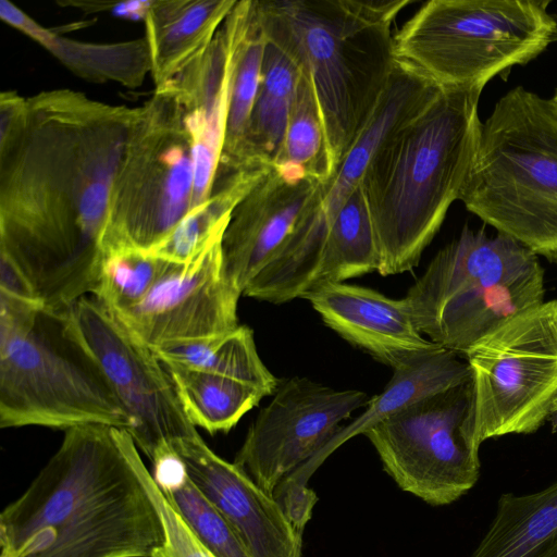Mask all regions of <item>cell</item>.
Masks as SVG:
<instances>
[{
	"label": "cell",
	"instance_id": "cell-17",
	"mask_svg": "<svg viewBox=\"0 0 557 557\" xmlns=\"http://www.w3.org/2000/svg\"><path fill=\"white\" fill-rule=\"evenodd\" d=\"M302 299L341 337L393 370L442 348L419 332L405 298L342 282L317 286Z\"/></svg>",
	"mask_w": 557,
	"mask_h": 557
},
{
	"label": "cell",
	"instance_id": "cell-16",
	"mask_svg": "<svg viewBox=\"0 0 557 557\" xmlns=\"http://www.w3.org/2000/svg\"><path fill=\"white\" fill-rule=\"evenodd\" d=\"M171 446L190 480L232 525L250 557L301 556L302 529L240 467L218 456L199 434Z\"/></svg>",
	"mask_w": 557,
	"mask_h": 557
},
{
	"label": "cell",
	"instance_id": "cell-2",
	"mask_svg": "<svg viewBox=\"0 0 557 557\" xmlns=\"http://www.w3.org/2000/svg\"><path fill=\"white\" fill-rule=\"evenodd\" d=\"M126 429L83 425L0 515V557H151L162 520Z\"/></svg>",
	"mask_w": 557,
	"mask_h": 557
},
{
	"label": "cell",
	"instance_id": "cell-8",
	"mask_svg": "<svg viewBox=\"0 0 557 557\" xmlns=\"http://www.w3.org/2000/svg\"><path fill=\"white\" fill-rule=\"evenodd\" d=\"M546 0H430L394 35L396 59L442 88L484 87L557 40Z\"/></svg>",
	"mask_w": 557,
	"mask_h": 557
},
{
	"label": "cell",
	"instance_id": "cell-4",
	"mask_svg": "<svg viewBox=\"0 0 557 557\" xmlns=\"http://www.w3.org/2000/svg\"><path fill=\"white\" fill-rule=\"evenodd\" d=\"M483 87L443 88L371 158L359 187L373 225L383 275L416 268L459 200L476 152Z\"/></svg>",
	"mask_w": 557,
	"mask_h": 557
},
{
	"label": "cell",
	"instance_id": "cell-22",
	"mask_svg": "<svg viewBox=\"0 0 557 557\" xmlns=\"http://www.w3.org/2000/svg\"><path fill=\"white\" fill-rule=\"evenodd\" d=\"M300 76L289 58L267 40L260 85L244 144L245 165L273 168L283 146Z\"/></svg>",
	"mask_w": 557,
	"mask_h": 557
},
{
	"label": "cell",
	"instance_id": "cell-25",
	"mask_svg": "<svg viewBox=\"0 0 557 557\" xmlns=\"http://www.w3.org/2000/svg\"><path fill=\"white\" fill-rule=\"evenodd\" d=\"M161 361L189 421L211 434L228 432L268 396L261 388L236 379Z\"/></svg>",
	"mask_w": 557,
	"mask_h": 557
},
{
	"label": "cell",
	"instance_id": "cell-11",
	"mask_svg": "<svg viewBox=\"0 0 557 557\" xmlns=\"http://www.w3.org/2000/svg\"><path fill=\"white\" fill-rule=\"evenodd\" d=\"M470 406L469 380L404 407L363 435L403 491L429 505H449L480 476L479 453L465 431Z\"/></svg>",
	"mask_w": 557,
	"mask_h": 557
},
{
	"label": "cell",
	"instance_id": "cell-19",
	"mask_svg": "<svg viewBox=\"0 0 557 557\" xmlns=\"http://www.w3.org/2000/svg\"><path fill=\"white\" fill-rule=\"evenodd\" d=\"M237 1H152L144 20L156 90L169 85L209 48Z\"/></svg>",
	"mask_w": 557,
	"mask_h": 557
},
{
	"label": "cell",
	"instance_id": "cell-30",
	"mask_svg": "<svg viewBox=\"0 0 557 557\" xmlns=\"http://www.w3.org/2000/svg\"><path fill=\"white\" fill-rule=\"evenodd\" d=\"M170 265L139 250L108 251L92 296L113 312H123L139 304Z\"/></svg>",
	"mask_w": 557,
	"mask_h": 557
},
{
	"label": "cell",
	"instance_id": "cell-14",
	"mask_svg": "<svg viewBox=\"0 0 557 557\" xmlns=\"http://www.w3.org/2000/svg\"><path fill=\"white\" fill-rule=\"evenodd\" d=\"M221 239L186 264L172 263L136 306L115 313L145 345L157 349L235 330L242 293L224 275Z\"/></svg>",
	"mask_w": 557,
	"mask_h": 557
},
{
	"label": "cell",
	"instance_id": "cell-7",
	"mask_svg": "<svg viewBox=\"0 0 557 557\" xmlns=\"http://www.w3.org/2000/svg\"><path fill=\"white\" fill-rule=\"evenodd\" d=\"M544 268L513 238L463 227L404 297L421 334L463 356L512 317L544 301Z\"/></svg>",
	"mask_w": 557,
	"mask_h": 557
},
{
	"label": "cell",
	"instance_id": "cell-34",
	"mask_svg": "<svg viewBox=\"0 0 557 557\" xmlns=\"http://www.w3.org/2000/svg\"><path fill=\"white\" fill-rule=\"evenodd\" d=\"M547 421L550 423L552 430L554 432H556L557 431V396L554 399V401L552 403Z\"/></svg>",
	"mask_w": 557,
	"mask_h": 557
},
{
	"label": "cell",
	"instance_id": "cell-26",
	"mask_svg": "<svg viewBox=\"0 0 557 557\" xmlns=\"http://www.w3.org/2000/svg\"><path fill=\"white\" fill-rule=\"evenodd\" d=\"M151 463L159 490L210 552L216 557H250L232 525L190 480L172 447L158 454Z\"/></svg>",
	"mask_w": 557,
	"mask_h": 557
},
{
	"label": "cell",
	"instance_id": "cell-28",
	"mask_svg": "<svg viewBox=\"0 0 557 557\" xmlns=\"http://www.w3.org/2000/svg\"><path fill=\"white\" fill-rule=\"evenodd\" d=\"M379 268L373 225L358 186L334 219L312 288L377 272Z\"/></svg>",
	"mask_w": 557,
	"mask_h": 557
},
{
	"label": "cell",
	"instance_id": "cell-12",
	"mask_svg": "<svg viewBox=\"0 0 557 557\" xmlns=\"http://www.w3.org/2000/svg\"><path fill=\"white\" fill-rule=\"evenodd\" d=\"M66 309L74 331L131 417L136 446L150 461L173 442L199 434L160 358L112 310L94 296Z\"/></svg>",
	"mask_w": 557,
	"mask_h": 557
},
{
	"label": "cell",
	"instance_id": "cell-5",
	"mask_svg": "<svg viewBox=\"0 0 557 557\" xmlns=\"http://www.w3.org/2000/svg\"><path fill=\"white\" fill-rule=\"evenodd\" d=\"M66 308L0 293V426L97 424L129 432L131 417Z\"/></svg>",
	"mask_w": 557,
	"mask_h": 557
},
{
	"label": "cell",
	"instance_id": "cell-20",
	"mask_svg": "<svg viewBox=\"0 0 557 557\" xmlns=\"http://www.w3.org/2000/svg\"><path fill=\"white\" fill-rule=\"evenodd\" d=\"M0 16L12 27L49 50L77 76L94 83L115 82L128 88L140 86L151 72L147 39L116 44H95L66 38L48 29L7 0L0 2Z\"/></svg>",
	"mask_w": 557,
	"mask_h": 557
},
{
	"label": "cell",
	"instance_id": "cell-10",
	"mask_svg": "<svg viewBox=\"0 0 557 557\" xmlns=\"http://www.w3.org/2000/svg\"><path fill=\"white\" fill-rule=\"evenodd\" d=\"M471 406L465 431L480 451L491 438L532 434L557 396V298L507 320L465 355Z\"/></svg>",
	"mask_w": 557,
	"mask_h": 557
},
{
	"label": "cell",
	"instance_id": "cell-18",
	"mask_svg": "<svg viewBox=\"0 0 557 557\" xmlns=\"http://www.w3.org/2000/svg\"><path fill=\"white\" fill-rule=\"evenodd\" d=\"M443 88L413 65L396 59L388 83L368 123L325 184L323 211L332 226L337 212L359 186L380 146L419 116Z\"/></svg>",
	"mask_w": 557,
	"mask_h": 557
},
{
	"label": "cell",
	"instance_id": "cell-24",
	"mask_svg": "<svg viewBox=\"0 0 557 557\" xmlns=\"http://www.w3.org/2000/svg\"><path fill=\"white\" fill-rule=\"evenodd\" d=\"M557 535V481L531 494H503L471 557H539Z\"/></svg>",
	"mask_w": 557,
	"mask_h": 557
},
{
	"label": "cell",
	"instance_id": "cell-13",
	"mask_svg": "<svg viewBox=\"0 0 557 557\" xmlns=\"http://www.w3.org/2000/svg\"><path fill=\"white\" fill-rule=\"evenodd\" d=\"M368 401L358 389H334L307 377H290L259 411L234 462L274 496L286 478L326 446L342 429L341 422Z\"/></svg>",
	"mask_w": 557,
	"mask_h": 557
},
{
	"label": "cell",
	"instance_id": "cell-36",
	"mask_svg": "<svg viewBox=\"0 0 557 557\" xmlns=\"http://www.w3.org/2000/svg\"><path fill=\"white\" fill-rule=\"evenodd\" d=\"M554 104L557 107V91L555 92L554 97L550 99Z\"/></svg>",
	"mask_w": 557,
	"mask_h": 557
},
{
	"label": "cell",
	"instance_id": "cell-33",
	"mask_svg": "<svg viewBox=\"0 0 557 557\" xmlns=\"http://www.w3.org/2000/svg\"><path fill=\"white\" fill-rule=\"evenodd\" d=\"M151 2L150 0L111 2L109 10L119 17L144 21Z\"/></svg>",
	"mask_w": 557,
	"mask_h": 557
},
{
	"label": "cell",
	"instance_id": "cell-31",
	"mask_svg": "<svg viewBox=\"0 0 557 557\" xmlns=\"http://www.w3.org/2000/svg\"><path fill=\"white\" fill-rule=\"evenodd\" d=\"M133 462L147 492L158 507L164 530V542L154 549L151 557H216L194 535L165 499L151 472L145 466L138 448L133 453Z\"/></svg>",
	"mask_w": 557,
	"mask_h": 557
},
{
	"label": "cell",
	"instance_id": "cell-27",
	"mask_svg": "<svg viewBox=\"0 0 557 557\" xmlns=\"http://www.w3.org/2000/svg\"><path fill=\"white\" fill-rule=\"evenodd\" d=\"M152 350L161 360L236 379L261 388L267 395L274 394L278 387L277 379L259 357L252 330L246 325H238L220 335Z\"/></svg>",
	"mask_w": 557,
	"mask_h": 557
},
{
	"label": "cell",
	"instance_id": "cell-21",
	"mask_svg": "<svg viewBox=\"0 0 557 557\" xmlns=\"http://www.w3.org/2000/svg\"><path fill=\"white\" fill-rule=\"evenodd\" d=\"M393 376L384 389L367 404V409L334 435L326 446L307 465L318 466L331 451L358 434L404 407L440 391L463 384L470 380L467 361L458 355L438 348L421 355L393 370Z\"/></svg>",
	"mask_w": 557,
	"mask_h": 557
},
{
	"label": "cell",
	"instance_id": "cell-1",
	"mask_svg": "<svg viewBox=\"0 0 557 557\" xmlns=\"http://www.w3.org/2000/svg\"><path fill=\"white\" fill-rule=\"evenodd\" d=\"M136 113L66 89L1 95L0 253L45 306L66 308L98 285Z\"/></svg>",
	"mask_w": 557,
	"mask_h": 557
},
{
	"label": "cell",
	"instance_id": "cell-29",
	"mask_svg": "<svg viewBox=\"0 0 557 557\" xmlns=\"http://www.w3.org/2000/svg\"><path fill=\"white\" fill-rule=\"evenodd\" d=\"M273 166L288 176L313 177L327 183L325 139L320 112L311 85L302 75L283 146Z\"/></svg>",
	"mask_w": 557,
	"mask_h": 557
},
{
	"label": "cell",
	"instance_id": "cell-9",
	"mask_svg": "<svg viewBox=\"0 0 557 557\" xmlns=\"http://www.w3.org/2000/svg\"><path fill=\"white\" fill-rule=\"evenodd\" d=\"M191 137L185 108L171 90L137 108L115 180L104 253L147 252L193 208Z\"/></svg>",
	"mask_w": 557,
	"mask_h": 557
},
{
	"label": "cell",
	"instance_id": "cell-35",
	"mask_svg": "<svg viewBox=\"0 0 557 557\" xmlns=\"http://www.w3.org/2000/svg\"><path fill=\"white\" fill-rule=\"evenodd\" d=\"M539 557H557V535L548 546L539 555Z\"/></svg>",
	"mask_w": 557,
	"mask_h": 557
},
{
	"label": "cell",
	"instance_id": "cell-23",
	"mask_svg": "<svg viewBox=\"0 0 557 557\" xmlns=\"http://www.w3.org/2000/svg\"><path fill=\"white\" fill-rule=\"evenodd\" d=\"M234 58L222 163L240 168L249 120L258 94L267 39L257 1H237L230 13Z\"/></svg>",
	"mask_w": 557,
	"mask_h": 557
},
{
	"label": "cell",
	"instance_id": "cell-15",
	"mask_svg": "<svg viewBox=\"0 0 557 557\" xmlns=\"http://www.w3.org/2000/svg\"><path fill=\"white\" fill-rule=\"evenodd\" d=\"M325 183L271 168L233 209L221 239L223 271L243 295L285 247L298 226L323 205Z\"/></svg>",
	"mask_w": 557,
	"mask_h": 557
},
{
	"label": "cell",
	"instance_id": "cell-32",
	"mask_svg": "<svg viewBox=\"0 0 557 557\" xmlns=\"http://www.w3.org/2000/svg\"><path fill=\"white\" fill-rule=\"evenodd\" d=\"M0 293L26 301L40 302L23 272L2 253H0Z\"/></svg>",
	"mask_w": 557,
	"mask_h": 557
},
{
	"label": "cell",
	"instance_id": "cell-3",
	"mask_svg": "<svg viewBox=\"0 0 557 557\" xmlns=\"http://www.w3.org/2000/svg\"><path fill=\"white\" fill-rule=\"evenodd\" d=\"M411 0H257L268 41L311 85L327 182L372 115L396 63L392 24Z\"/></svg>",
	"mask_w": 557,
	"mask_h": 557
},
{
	"label": "cell",
	"instance_id": "cell-6",
	"mask_svg": "<svg viewBox=\"0 0 557 557\" xmlns=\"http://www.w3.org/2000/svg\"><path fill=\"white\" fill-rule=\"evenodd\" d=\"M459 200L497 233L557 265V107L519 86L481 125Z\"/></svg>",
	"mask_w": 557,
	"mask_h": 557
}]
</instances>
